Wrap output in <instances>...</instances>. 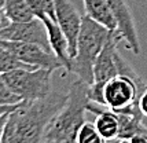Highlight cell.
<instances>
[{
  "label": "cell",
  "instance_id": "cell-1",
  "mask_svg": "<svg viewBox=\"0 0 147 143\" xmlns=\"http://www.w3.org/2000/svg\"><path fill=\"white\" fill-rule=\"evenodd\" d=\"M67 92L54 91L41 99L22 101L7 120L1 138L3 143H36L43 142V135L51 120L62 109Z\"/></svg>",
  "mask_w": 147,
  "mask_h": 143
},
{
  "label": "cell",
  "instance_id": "cell-2",
  "mask_svg": "<svg viewBox=\"0 0 147 143\" xmlns=\"http://www.w3.org/2000/svg\"><path fill=\"white\" fill-rule=\"evenodd\" d=\"M90 84L77 78L70 85L67 99L48 124L43 142L47 143H74L80 128L85 123V111L90 103Z\"/></svg>",
  "mask_w": 147,
  "mask_h": 143
},
{
  "label": "cell",
  "instance_id": "cell-3",
  "mask_svg": "<svg viewBox=\"0 0 147 143\" xmlns=\"http://www.w3.org/2000/svg\"><path fill=\"white\" fill-rule=\"evenodd\" d=\"M110 29L94 21L88 15L81 18V28L77 39V51L73 58V72L83 81L94 83V65L110 36Z\"/></svg>",
  "mask_w": 147,
  "mask_h": 143
},
{
  "label": "cell",
  "instance_id": "cell-4",
  "mask_svg": "<svg viewBox=\"0 0 147 143\" xmlns=\"http://www.w3.org/2000/svg\"><path fill=\"white\" fill-rule=\"evenodd\" d=\"M144 88L146 83L139 74H117L115 77L110 78L103 87L105 105L114 111L142 114L138 106V101Z\"/></svg>",
  "mask_w": 147,
  "mask_h": 143
},
{
  "label": "cell",
  "instance_id": "cell-5",
  "mask_svg": "<svg viewBox=\"0 0 147 143\" xmlns=\"http://www.w3.org/2000/svg\"><path fill=\"white\" fill-rule=\"evenodd\" d=\"M54 70L36 67V69H15L1 73L8 88L17 94L22 101L41 99L52 92L51 76Z\"/></svg>",
  "mask_w": 147,
  "mask_h": 143
},
{
  "label": "cell",
  "instance_id": "cell-6",
  "mask_svg": "<svg viewBox=\"0 0 147 143\" xmlns=\"http://www.w3.org/2000/svg\"><path fill=\"white\" fill-rule=\"evenodd\" d=\"M120 40H122L120 33L117 30H111L109 39H107L106 44L103 47V50L96 58L95 65H94V83L90 85V90H88V95H90L91 102L105 105L103 87L110 78L115 77L118 74L115 54L118 51L117 46H118Z\"/></svg>",
  "mask_w": 147,
  "mask_h": 143
},
{
  "label": "cell",
  "instance_id": "cell-7",
  "mask_svg": "<svg viewBox=\"0 0 147 143\" xmlns=\"http://www.w3.org/2000/svg\"><path fill=\"white\" fill-rule=\"evenodd\" d=\"M0 43L7 47L14 55L32 67H44V69H63V63L58 59L54 52L43 48L38 44L25 43V41H10L0 40Z\"/></svg>",
  "mask_w": 147,
  "mask_h": 143
},
{
  "label": "cell",
  "instance_id": "cell-8",
  "mask_svg": "<svg viewBox=\"0 0 147 143\" xmlns=\"http://www.w3.org/2000/svg\"><path fill=\"white\" fill-rule=\"evenodd\" d=\"M0 40L33 43L52 52L44 22L37 17H34L30 21L11 22L10 25H7L4 29L0 30Z\"/></svg>",
  "mask_w": 147,
  "mask_h": 143
},
{
  "label": "cell",
  "instance_id": "cell-9",
  "mask_svg": "<svg viewBox=\"0 0 147 143\" xmlns=\"http://www.w3.org/2000/svg\"><path fill=\"white\" fill-rule=\"evenodd\" d=\"M109 6L110 11L113 14L117 22V32L120 33L122 40H125L127 47L135 55H140V43L136 32L135 21L125 0H105Z\"/></svg>",
  "mask_w": 147,
  "mask_h": 143
},
{
  "label": "cell",
  "instance_id": "cell-10",
  "mask_svg": "<svg viewBox=\"0 0 147 143\" xmlns=\"http://www.w3.org/2000/svg\"><path fill=\"white\" fill-rule=\"evenodd\" d=\"M55 17L58 25L61 26L62 32L65 33L66 39L69 41L71 58H74L77 51V39L81 28V18L77 13L76 7L71 4L70 0H54Z\"/></svg>",
  "mask_w": 147,
  "mask_h": 143
},
{
  "label": "cell",
  "instance_id": "cell-11",
  "mask_svg": "<svg viewBox=\"0 0 147 143\" xmlns=\"http://www.w3.org/2000/svg\"><path fill=\"white\" fill-rule=\"evenodd\" d=\"M40 20L43 21L45 25L47 34H48V41H50L52 52L63 63L65 70L67 73H71L73 72V58H71L70 50H69V41L66 39L65 33L62 32L61 26L58 25L57 21H54L45 14L40 17Z\"/></svg>",
  "mask_w": 147,
  "mask_h": 143
},
{
  "label": "cell",
  "instance_id": "cell-12",
  "mask_svg": "<svg viewBox=\"0 0 147 143\" xmlns=\"http://www.w3.org/2000/svg\"><path fill=\"white\" fill-rule=\"evenodd\" d=\"M87 110L96 114L95 127L99 135L102 136L103 142L117 140L120 134V121L118 114L114 110L109 109L105 105H99L95 102H90L87 106Z\"/></svg>",
  "mask_w": 147,
  "mask_h": 143
},
{
  "label": "cell",
  "instance_id": "cell-13",
  "mask_svg": "<svg viewBox=\"0 0 147 143\" xmlns=\"http://www.w3.org/2000/svg\"><path fill=\"white\" fill-rule=\"evenodd\" d=\"M118 114L120 121V134L117 140L121 142H131V139L136 135H146L147 136V127L143 124V114L140 113H121L115 111Z\"/></svg>",
  "mask_w": 147,
  "mask_h": 143
},
{
  "label": "cell",
  "instance_id": "cell-14",
  "mask_svg": "<svg viewBox=\"0 0 147 143\" xmlns=\"http://www.w3.org/2000/svg\"><path fill=\"white\" fill-rule=\"evenodd\" d=\"M85 15H88L110 30H117V22L105 0H83Z\"/></svg>",
  "mask_w": 147,
  "mask_h": 143
},
{
  "label": "cell",
  "instance_id": "cell-15",
  "mask_svg": "<svg viewBox=\"0 0 147 143\" xmlns=\"http://www.w3.org/2000/svg\"><path fill=\"white\" fill-rule=\"evenodd\" d=\"M3 8L11 22H24L34 18L26 0H4Z\"/></svg>",
  "mask_w": 147,
  "mask_h": 143
},
{
  "label": "cell",
  "instance_id": "cell-16",
  "mask_svg": "<svg viewBox=\"0 0 147 143\" xmlns=\"http://www.w3.org/2000/svg\"><path fill=\"white\" fill-rule=\"evenodd\" d=\"M15 69H36V67H32L26 65L25 62L19 61L7 47L0 43V73H6Z\"/></svg>",
  "mask_w": 147,
  "mask_h": 143
},
{
  "label": "cell",
  "instance_id": "cell-17",
  "mask_svg": "<svg viewBox=\"0 0 147 143\" xmlns=\"http://www.w3.org/2000/svg\"><path fill=\"white\" fill-rule=\"evenodd\" d=\"M76 142L77 143H100L103 142V139L99 135L95 124H90L85 121L83 124V127L80 128L78 134H77Z\"/></svg>",
  "mask_w": 147,
  "mask_h": 143
},
{
  "label": "cell",
  "instance_id": "cell-18",
  "mask_svg": "<svg viewBox=\"0 0 147 143\" xmlns=\"http://www.w3.org/2000/svg\"><path fill=\"white\" fill-rule=\"evenodd\" d=\"M21 102L22 99L8 88V85L6 84L4 78L0 73V105H17Z\"/></svg>",
  "mask_w": 147,
  "mask_h": 143
},
{
  "label": "cell",
  "instance_id": "cell-19",
  "mask_svg": "<svg viewBox=\"0 0 147 143\" xmlns=\"http://www.w3.org/2000/svg\"><path fill=\"white\" fill-rule=\"evenodd\" d=\"M138 106H139V110L142 111V114L147 117V87L143 90V92L139 96V101H138Z\"/></svg>",
  "mask_w": 147,
  "mask_h": 143
},
{
  "label": "cell",
  "instance_id": "cell-20",
  "mask_svg": "<svg viewBox=\"0 0 147 143\" xmlns=\"http://www.w3.org/2000/svg\"><path fill=\"white\" fill-rule=\"evenodd\" d=\"M11 24V20L7 17L6 11H4V8L3 7H0V30L1 29H4L7 25H10Z\"/></svg>",
  "mask_w": 147,
  "mask_h": 143
},
{
  "label": "cell",
  "instance_id": "cell-21",
  "mask_svg": "<svg viewBox=\"0 0 147 143\" xmlns=\"http://www.w3.org/2000/svg\"><path fill=\"white\" fill-rule=\"evenodd\" d=\"M11 111L8 113H4L0 116V142H1V138H3V134H4V130H6V124H7V120H8V116H10Z\"/></svg>",
  "mask_w": 147,
  "mask_h": 143
},
{
  "label": "cell",
  "instance_id": "cell-22",
  "mask_svg": "<svg viewBox=\"0 0 147 143\" xmlns=\"http://www.w3.org/2000/svg\"><path fill=\"white\" fill-rule=\"evenodd\" d=\"M18 105H0V116L1 114H4V113H8V111H13L14 109H17L18 107Z\"/></svg>",
  "mask_w": 147,
  "mask_h": 143
},
{
  "label": "cell",
  "instance_id": "cell-23",
  "mask_svg": "<svg viewBox=\"0 0 147 143\" xmlns=\"http://www.w3.org/2000/svg\"><path fill=\"white\" fill-rule=\"evenodd\" d=\"M3 3H4V0H0V4H1V6H3Z\"/></svg>",
  "mask_w": 147,
  "mask_h": 143
},
{
  "label": "cell",
  "instance_id": "cell-24",
  "mask_svg": "<svg viewBox=\"0 0 147 143\" xmlns=\"http://www.w3.org/2000/svg\"><path fill=\"white\" fill-rule=\"evenodd\" d=\"M0 7H3V6H1V4H0Z\"/></svg>",
  "mask_w": 147,
  "mask_h": 143
},
{
  "label": "cell",
  "instance_id": "cell-25",
  "mask_svg": "<svg viewBox=\"0 0 147 143\" xmlns=\"http://www.w3.org/2000/svg\"><path fill=\"white\" fill-rule=\"evenodd\" d=\"M146 87H147V84H146Z\"/></svg>",
  "mask_w": 147,
  "mask_h": 143
}]
</instances>
